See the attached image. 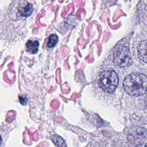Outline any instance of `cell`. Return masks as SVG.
Here are the masks:
<instances>
[{"instance_id": "cell-5", "label": "cell", "mask_w": 147, "mask_h": 147, "mask_svg": "<svg viewBox=\"0 0 147 147\" xmlns=\"http://www.w3.org/2000/svg\"><path fill=\"white\" fill-rule=\"evenodd\" d=\"M39 42L38 41L29 40L26 43V48L28 52L34 54L37 52L38 49Z\"/></svg>"}, {"instance_id": "cell-7", "label": "cell", "mask_w": 147, "mask_h": 147, "mask_svg": "<svg viewBox=\"0 0 147 147\" xmlns=\"http://www.w3.org/2000/svg\"><path fill=\"white\" fill-rule=\"evenodd\" d=\"M58 41V37L56 34H51L49 38L48 42L47 43V46L48 48H53L56 44Z\"/></svg>"}, {"instance_id": "cell-10", "label": "cell", "mask_w": 147, "mask_h": 147, "mask_svg": "<svg viewBox=\"0 0 147 147\" xmlns=\"http://www.w3.org/2000/svg\"><path fill=\"white\" fill-rule=\"evenodd\" d=\"M145 103H146V105L147 106V95H146V99H145Z\"/></svg>"}, {"instance_id": "cell-1", "label": "cell", "mask_w": 147, "mask_h": 147, "mask_svg": "<svg viewBox=\"0 0 147 147\" xmlns=\"http://www.w3.org/2000/svg\"><path fill=\"white\" fill-rule=\"evenodd\" d=\"M125 92L131 96L143 95L147 91V76L141 73H131L123 82Z\"/></svg>"}, {"instance_id": "cell-9", "label": "cell", "mask_w": 147, "mask_h": 147, "mask_svg": "<svg viewBox=\"0 0 147 147\" xmlns=\"http://www.w3.org/2000/svg\"><path fill=\"white\" fill-rule=\"evenodd\" d=\"M20 103L23 105H26V103H27V101H26V99L25 97H20Z\"/></svg>"}, {"instance_id": "cell-4", "label": "cell", "mask_w": 147, "mask_h": 147, "mask_svg": "<svg viewBox=\"0 0 147 147\" xmlns=\"http://www.w3.org/2000/svg\"><path fill=\"white\" fill-rule=\"evenodd\" d=\"M138 53L139 58L144 62L147 63V40L141 41L138 46Z\"/></svg>"}, {"instance_id": "cell-3", "label": "cell", "mask_w": 147, "mask_h": 147, "mask_svg": "<svg viewBox=\"0 0 147 147\" xmlns=\"http://www.w3.org/2000/svg\"><path fill=\"white\" fill-rule=\"evenodd\" d=\"M114 61L117 65L121 67L129 66L132 60L129 48L124 45L118 47L114 53Z\"/></svg>"}, {"instance_id": "cell-6", "label": "cell", "mask_w": 147, "mask_h": 147, "mask_svg": "<svg viewBox=\"0 0 147 147\" xmlns=\"http://www.w3.org/2000/svg\"><path fill=\"white\" fill-rule=\"evenodd\" d=\"M32 11H33V6L31 3H29L20 10V13L22 16L28 17L32 14Z\"/></svg>"}, {"instance_id": "cell-2", "label": "cell", "mask_w": 147, "mask_h": 147, "mask_svg": "<svg viewBox=\"0 0 147 147\" xmlns=\"http://www.w3.org/2000/svg\"><path fill=\"white\" fill-rule=\"evenodd\" d=\"M118 77L113 70L103 72L100 76V85L103 91L107 93H113L118 84Z\"/></svg>"}, {"instance_id": "cell-8", "label": "cell", "mask_w": 147, "mask_h": 147, "mask_svg": "<svg viewBox=\"0 0 147 147\" xmlns=\"http://www.w3.org/2000/svg\"><path fill=\"white\" fill-rule=\"evenodd\" d=\"M52 140L56 146H65V144L63 139L58 136L54 135L52 137Z\"/></svg>"}]
</instances>
